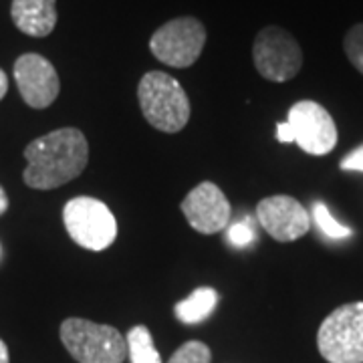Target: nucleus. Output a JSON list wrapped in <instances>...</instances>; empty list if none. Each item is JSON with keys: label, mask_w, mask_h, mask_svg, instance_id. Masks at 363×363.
I'll return each instance as SVG.
<instances>
[{"label": "nucleus", "mask_w": 363, "mask_h": 363, "mask_svg": "<svg viewBox=\"0 0 363 363\" xmlns=\"http://www.w3.org/2000/svg\"><path fill=\"white\" fill-rule=\"evenodd\" d=\"M23 180L33 190H55L81 176L89 162V143L77 128H61L37 138L25 150Z\"/></svg>", "instance_id": "nucleus-1"}, {"label": "nucleus", "mask_w": 363, "mask_h": 363, "mask_svg": "<svg viewBox=\"0 0 363 363\" xmlns=\"http://www.w3.org/2000/svg\"><path fill=\"white\" fill-rule=\"evenodd\" d=\"M138 99L145 121L157 131L178 133L190 121V99L180 85L164 71L145 73L138 85Z\"/></svg>", "instance_id": "nucleus-2"}, {"label": "nucleus", "mask_w": 363, "mask_h": 363, "mask_svg": "<svg viewBox=\"0 0 363 363\" xmlns=\"http://www.w3.org/2000/svg\"><path fill=\"white\" fill-rule=\"evenodd\" d=\"M61 341L79 363H121L128 357L125 337L111 325L71 317L61 325Z\"/></svg>", "instance_id": "nucleus-3"}, {"label": "nucleus", "mask_w": 363, "mask_h": 363, "mask_svg": "<svg viewBox=\"0 0 363 363\" xmlns=\"http://www.w3.org/2000/svg\"><path fill=\"white\" fill-rule=\"evenodd\" d=\"M317 347L329 363H363V301L345 303L325 319Z\"/></svg>", "instance_id": "nucleus-4"}, {"label": "nucleus", "mask_w": 363, "mask_h": 363, "mask_svg": "<svg viewBox=\"0 0 363 363\" xmlns=\"http://www.w3.org/2000/svg\"><path fill=\"white\" fill-rule=\"evenodd\" d=\"M63 222L69 236L87 250H105L117 238V220L101 200L77 196L63 208Z\"/></svg>", "instance_id": "nucleus-5"}, {"label": "nucleus", "mask_w": 363, "mask_h": 363, "mask_svg": "<svg viewBox=\"0 0 363 363\" xmlns=\"http://www.w3.org/2000/svg\"><path fill=\"white\" fill-rule=\"evenodd\" d=\"M206 45V28L194 16H180L162 25L150 39V51L160 63L188 69L200 59Z\"/></svg>", "instance_id": "nucleus-6"}, {"label": "nucleus", "mask_w": 363, "mask_h": 363, "mask_svg": "<svg viewBox=\"0 0 363 363\" xmlns=\"http://www.w3.org/2000/svg\"><path fill=\"white\" fill-rule=\"evenodd\" d=\"M252 59L260 77L285 83L297 77L303 67V51L297 39L283 26H264L252 45Z\"/></svg>", "instance_id": "nucleus-7"}, {"label": "nucleus", "mask_w": 363, "mask_h": 363, "mask_svg": "<svg viewBox=\"0 0 363 363\" xmlns=\"http://www.w3.org/2000/svg\"><path fill=\"white\" fill-rule=\"evenodd\" d=\"M286 123L291 125L295 143L311 156H325L337 143V128L331 113L317 101H298L289 109Z\"/></svg>", "instance_id": "nucleus-8"}, {"label": "nucleus", "mask_w": 363, "mask_h": 363, "mask_svg": "<svg viewBox=\"0 0 363 363\" xmlns=\"http://www.w3.org/2000/svg\"><path fill=\"white\" fill-rule=\"evenodd\" d=\"M14 81L21 97L33 109H45L57 99L61 81L49 59L37 52L21 55L14 63Z\"/></svg>", "instance_id": "nucleus-9"}, {"label": "nucleus", "mask_w": 363, "mask_h": 363, "mask_svg": "<svg viewBox=\"0 0 363 363\" xmlns=\"http://www.w3.org/2000/svg\"><path fill=\"white\" fill-rule=\"evenodd\" d=\"M182 214L196 233L216 234L230 224L233 208L228 198L212 182H202L182 200Z\"/></svg>", "instance_id": "nucleus-10"}, {"label": "nucleus", "mask_w": 363, "mask_h": 363, "mask_svg": "<svg viewBox=\"0 0 363 363\" xmlns=\"http://www.w3.org/2000/svg\"><path fill=\"white\" fill-rule=\"evenodd\" d=\"M259 224L277 242H293L309 233L311 216L293 196L277 194L260 200L257 206Z\"/></svg>", "instance_id": "nucleus-11"}, {"label": "nucleus", "mask_w": 363, "mask_h": 363, "mask_svg": "<svg viewBox=\"0 0 363 363\" xmlns=\"http://www.w3.org/2000/svg\"><path fill=\"white\" fill-rule=\"evenodd\" d=\"M13 23L28 37H49L57 26V0H13Z\"/></svg>", "instance_id": "nucleus-12"}, {"label": "nucleus", "mask_w": 363, "mask_h": 363, "mask_svg": "<svg viewBox=\"0 0 363 363\" xmlns=\"http://www.w3.org/2000/svg\"><path fill=\"white\" fill-rule=\"evenodd\" d=\"M218 301H220V297L212 286H200L190 297L180 301L174 307V313H176L178 321H182L184 325L202 323L214 313Z\"/></svg>", "instance_id": "nucleus-13"}, {"label": "nucleus", "mask_w": 363, "mask_h": 363, "mask_svg": "<svg viewBox=\"0 0 363 363\" xmlns=\"http://www.w3.org/2000/svg\"><path fill=\"white\" fill-rule=\"evenodd\" d=\"M125 343L131 363H162V357L154 345V337L145 325L131 327L125 335Z\"/></svg>", "instance_id": "nucleus-14"}, {"label": "nucleus", "mask_w": 363, "mask_h": 363, "mask_svg": "<svg viewBox=\"0 0 363 363\" xmlns=\"http://www.w3.org/2000/svg\"><path fill=\"white\" fill-rule=\"evenodd\" d=\"M313 216H315V224L319 226V230L325 234V236H329V238H350L353 230H351L350 226H345V224H341L337 222L333 216H331V212L327 210L323 202H315V206H313Z\"/></svg>", "instance_id": "nucleus-15"}, {"label": "nucleus", "mask_w": 363, "mask_h": 363, "mask_svg": "<svg viewBox=\"0 0 363 363\" xmlns=\"http://www.w3.org/2000/svg\"><path fill=\"white\" fill-rule=\"evenodd\" d=\"M212 353L210 347L202 341H186L176 353L169 357L168 363H210Z\"/></svg>", "instance_id": "nucleus-16"}, {"label": "nucleus", "mask_w": 363, "mask_h": 363, "mask_svg": "<svg viewBox=\"0 0 363 363\" xmlns=\"http://www.w3.org/2000/svg\"><path fill=\"white\" fill-rule=\"evenodd\" d=\"M343 49H345V55L351 61V65L363 75V23L351 26L347 30L345 40H343Z\"/></svg>", "instance_id": "nucleus-17"}, {"label": "nucleus", "mask_w": 363, "mask_h": 363, "mask_svg": "<svg viewBox=\"0 0 363 363\" xmlns=\"http://www.w3.org/2000/svg\"><path fill=\"white\" fill-rule=\"evenodd\" d=\"M228 240H230L233 247L245 248L255 240V230H252V226L247 220L236 222V224H233L228 228Z\"/></svg>", "instance_id": "nucleus-18"}, {"label": "nucleus", "mask_w": 363, "mask_h": 363, "mask_svg": "<svg viewBox=\"0 0 363 363\" xmlns=\"http://www.w3.org/2000/svg\"><path fill=\"white\" fill-rule=\"evenodd\" d=\"M339 168L345 172H363V145H359L357 150H353L351 154L341 160Z\"/></svg>", "instance_id": "nucleus-19"}, {"label": "nucleus", "mask_w": 363, "mask_h": 363, "mask_svg": "<svg viewBox=\"0 0 363 363\" xmlns=\"http://www.w3.org/2000/svg\"><path fill=\"white\" fill-rule=\"evenodd\" d=\"M277 140L281 143H295V135H293V130L289 123H277Z\"/></svg>", "instance_id": "nucleus-20"}, {"label": "nucleus", "mask_w": 363, "mask_h": 363, "mask_svg": "<svg viewBox=\"0 0 363 363\" xmlns=\"http://www.w3.org/2000/svg\"><path fill=\"white\" fill-rule=\"evenodd\" d=\"M9 210V196H6V190L0 186V216Z\"/></svg>", "instance_id": "nucleus-21"}, {"label": "nucleus", "mask_w": 363, "mask_h": 363, "mask_svg": "<svg viewBox=\"0 0 363 363\" xmlns=\"http://www.w3.org/2000/svg\"><path fill=\"white\" fill-rule=\"evenodd\" d=\"M6 91H9V79H6V73L0 69V101L6 95Z\"/></svg>", "instance_id": "nucleus-22"}, {"label": "nucleus", "mask_w": 363, "mask_h": 363, "mask_svg": "<svg viewBox=\"0 0 363 363\" xmlns=\"http://www.w3.org/2000/svg\"><path fill=\"white\" fill-rule=\"evenodd\" d=\"M0 363H11V357H9V347L6 343L0 339Z\"/></svg>", "instance_id": "nucleus-23"}]
</instances>
